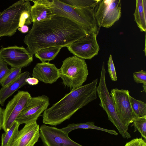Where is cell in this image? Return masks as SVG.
I'll return each mask as SVG.
<instances>
[{
  "label": "cell",
  "mask_w": 146,
  "mask_h": 146,
  "mask_svg": "<svg viewBox=\"0 0 146 146\" xmlns=\"http://www.w3.org/2000/svg\"><path fill=\"white\" fill-rule=\"evenodd\" d=\"M54 14L68 19L83 27L89 34H97L98 28L94 13V7L78 8L61 0H52Z\"/></svg>",
  "instance_id": "cell-3"
},
{
  "label": "cell",
  "mask_w": 146,
  "mask_h": 146,
  "mask_svg": "<svg viewBox=\"0 0 146 146\" xmlns=\"http://www.w3.org/2000/svg\"><path fill=\"white\" fill-rule=\"evenodd\" d=\"M40 127L36 120L25 124L17 132L11 146H34L40 137Z\"/></svg>",
  "instance_id": "cell-14"
},
{
  "label": "cell",
  "mask_w": 146,
  "mask_h": 146,
  "mask_svg": "<svg viewBox=\"0 0 146 146\" xmlns=\"http://www.w3.org/2000/svg\"><path fill=\"white\" fill-rule=\"evenodd\" d=\"M88 33L83 27L68 18L56 15L51 19L33 23L23 41L32 56L43 48L67 47Z\"/></svg>",
  "instance_id": "cell-1"
},
{
  "label": "cell",
  "mask_w": 146,
  "mask_h": 146,
  "mask_svg": "<svg viewBox=\"0 0 146 146\" xmlns=\"http://www.w3.org/2000/svg\"><path fill=\"white\" fill-rule=\"evenodd\" d=\"M110 96L114 103L117 114L123 125L128 129L134 118L138 116L131 107L129 99V92L128 90L113 88L111 91Z\"/></svg>",
  "instance_id": "cell-8"
},
{
  "label": "cell",
  "mask_w": 146,
  "mask_h": 146,
  "mask_svg": "<svg viewBox=\"0 0 146 146\" xmlns=\"http://www.w3.org/2000/svg\"><path fill=\"white\" fill-rule=\"evenodd\" d=\"M18 29L22 33H25L29 31V28L27 25H24L21 27H19Z\"/></svg>",
  "instance_id": "cell-31"
},
{
  "label": "cell",
  "mask_w": 146,
  "mask_h": 146,
  "mask_svg": "<svg viewBox=\"0 0 146 146\" xmlns=\"http://www.w3.org/2000/svg\"><path fill=\"white\" fill-rule=\"evenodd\" d=\"M94 33L76 41L66 47L74 56L84 59H90L98 54L100 48Z\"/></svg>",
  "instance_id": "cell-11"
},
{
  "label": "cell",
  "mask_w": 146,
  "mask_h": 146,
  "mask_svg": "<svg viewBox=\"0 0 146 146\" xmlns=\"http://www.w3.org/2000/svg\"><path fill=\"white\" fill-rule=\"evenodd\" d=\"M124 146H146V143L141 137L136 138L127 142Z\"/></svg>",
  "instance_id": "cell-29"
},
{
  "label": "cell",
  "mask_w": 146,
  "mask_h": 146,
  "mask_svg": "<svg viewBox=\"0 0 146 146\" xmlns=\"http://www.w3.org/2000/svg\"><path fill=\"white\" fill-rule=\"evenodd\" d=\"M62 2L78 8L95 7L101 0H62Z\"/></svg>",
  "instance_id": "cell-22"
},
{
  "label": "cell",
  "mask_w": 146,
  "mask_h": 146,
  "mask_svg": "<svg viewBox=\"0 0 146 146\" xmlns=\"http://www.w3.org/2000/svg\"><path fill=\"white\" fill-rule=\"evenodd\" d=\"M133 77L134 81L137 84L142 83L146 86V72L141 70L134 72Z\"/></svg>",
  "instance_id": "cell-26"
},
{
  "label": "cell",
  "mask_w": 146,
  "mask_h": 146,
  "mask_svg": "<svg viewBox=\"0 0 146 146\" xmlns=\"http://www.w3.org/2000/svg\"><path fill=\"white\" fill-rule=\"evenodd\" d=\"M34 5L31 7L32 22L38 23L51 19L56 15L52 8V0H30Z\"/></svg>",
  "instance_id": "cell-16"
},
{
  "label": "cell",
  "mask_w": 146,
  "mask_h": 146,
  "mask_svg": "<svg viewBox=\"0 0 146 146\" xmlns=\"http://www.w3.org/2000/svg\"><path fill=\"white\" fill-rule=\"evenodd\" d=\"M10 70L7 64L0 58V82L6 76Z\"/></svg>",
  "instance_id": "cell-28"
},
{
  "label": "cell",
  "mask_w": 146,
  "mask_h": 146,
  "mask_svg": "<svg viewBox=\"0 0 146 146\" xmlns=\"http://www.w3.org/2000/svg\"><path fill=\"white\" fill-rule=\"evenodd\" d=\"M98 79L73 90L46 109L42 115L44 124L56 126L69 119L78 110L97 98Z\"/></svg>",
  "instance_id": "cell-2"
},
{
  "label": "cell",
  "mask_w": 146,
  "mask_h": 146,
  "mask_svg": "<svg viewBox=\"0 0 146 146\" xmlns=\"http://www.w3.org/2000/svg\"><path fill=\"white\" fill-rule=\"evenodd\" d=\"M49 101V98L44 95L31 97L15 121L20 125L37 120L42 112L47 108Z\"/></svg>",
  "instance_id": "cell-10"
},
{
  "label": "cell",
  "mask_w": 146,
  "mask_h": 146,
  "mask_svg": "<svg viewBox=\"0 0 146 146\" xmlns=\"http://www.w3.org/2000/svg\"><path fill=\"white\" fill-rule=\"evenodd\" d=\"M30 0H20L8 7L0 15V37L14 35L19 27L23 13L31 8Z\"/></svg>",
  "instance_id": "cell-6"
},
{
  "label": "cell",
  "mask_w": 146,
  "mask_h": 146,
  "mask_svg": "<svg viewBox=\"0 0 146 146\" xmlns=\"http://www.w3.org/2000/svg\"><path fill=\"white\" fill-rule=\"evenodd\" d=\"M32 75L46 84H52L60 78L59 69L48 62L36 64L33 68Z\"/></svg>",
  "instance_id": "cell-15"
},
{
  "label": "cell",
  "mask_w": 146,
  "mask_h": 146,
  "mask_svg": "<svg viewBox=\"0 0 146 146\" xmlns=\"http://www.w3.org/2000/svg\"><path fill=\"white\" fill-rule=\"evenodd\" d=\"M129 99L132 108L137 115L140 117L146 116V103L130 96Z\"/></svg>",
  "instance_id": "cell-24"
},
{
  "label": "cell",
  "mask_w": 146,
  "mask_h": 146,
  "mask_svg": "<svg viewBox=\"0 0 146 146\" xmlns=\"http://www.w3.org/2000/svg\"><path fill=\"white\" fill-rule=\"evenodd\" d=\"M4 111V110L0 106V131L2 128L3 124Z\"/></svg>",
  "instance_id": "cell-32"
},
{
  "label": "cell",
  "mask_w": 146,
  "mask_h": 146,
  "mask_svg": "<svg viewBox=\"0 0 146 146\" xmlns=\"http://www.w3.org/2000/svg\"><path fill=\"white\" fill-rule=\"evenodd\" d=\"M62 48L58 46L45 48L38 50L34 54L41 62H49L55 58Z\"/></svg>",
  "instance_id": "cell-20"
},
{
  "label": "cell",
  "mask_w": 146,
  "mask_h": 146,
  "mask_svg": "<svg viewBox=\"0 0 146 146\" xmlns=\"http://www.w3.org/2000/svg\"><path fill=\"white\" fill-rule=\"evenodd\" d=\"M21 68H11L6 76L0 82L2 87L6 86L15 80L21 73Z\"/></svg>",
  "instance_id": "cell-25"
},
{
  "label": "cell",
  "mask_w": 146,
  "mask_h": 146,
  "mask_svg": "<svg viewBox=\"0 0 146 146\" xmlns=\"http://www.w3.org/2000/svg\"><path fill=\"white\" fill-rule=\"evenodd\" d=\"M1 12H0V15L1 14Z\"/></svg>",
  "instance_id": "cell-33"
},
{
  "label": "cell",
  "mask_w": 146,
  "mask_h": 146,
  "mask_svg": "<svg viewBox=\"0 0 146 146\" xmlns=\"http://www.w3.org/2000/svg\"><path fill=\"white\" fill-rule=\"evenodd\" d=\"M121 6L120 0H101L94 8L98 26L110 27L121 17Z\"/></svg>",
  "instance_id": "cell-7"
},
{
  "label": "cell",
  "mask_w": 146,
  "mask_h": 146,
  "mask_svg": "<svg viewBox=\"0 0 146 146\" xmlns=\"http://www.w3.org/2000/svg\"><path fill=\"white\" fill-rule=\"evenodd\" d=\"M40 130L43 146H83L70 139L60 129L42 124Z\"/></svg>",
  "instance_id": "cell-13"
},
{
  "label": "cell",
  "mask_w": 146,
  "mask_h": 146,
  "mask_svg": "<svg viewBox=\"0 0 146 146\" xmlns=\"http://www.w3.org/2000/svg\"><path fill=\"white\" fill-rule=\"evenodd\" d=\"M93 129L106 132L112 135H117L118 133L114 130L108 129L96 126L93 122L69 124L66 127L60 129L65 133L68 134L72 131L77 129Z\"/></svg>",
  "instance_id": "cell-19"
},
{
  "label": "cell",
  "mask_w": 146,
  "mask_h": 146,
  "mask_svg": "<svg viewBox=\"0 0 146 146\" xmlns=\"http://www.w3.org/2000/svg\"><path fill=\"white\" fill-rule=\"evenodd\" d=\"M20 124L15 121L8 131L2 133L1 137V146H11L19 131Z\"/></svg>",
  "instance_id": "cell-21"
},
{
  "label": "cell",
  "mask_w": 146,
  "mask_h": 146,
  "mask_svg": "<svg viewBox=\"0 0 146 146\" xmlns=\"http://www.w3.org/2000/svg\"><path fill=\"white\" fill-rule=\"evenodd\" d=\"M132 123L131 126H134V132L137 130L146 141V116L136 117L133 119Z\"/></svg>",
  "instance_id": "cell-23"
},
{
  "label": "cell",
  "mask_w": 146,
  "mask_h": 146,
  "mask_svg": "<svg viewBox=\"0 0 146 146\" xmlns=\"http://www.w3.org/2000/svg\"><path fill=\"white\" fill-rule=\"evenodd\" d=\"M59 71L63 85L72 90L82 86L88 75L85 60L74 55L63 61Z\"/></svg>",
  "instance_id": "cell-4"
},
{
  "label": "cell",
  "mask_w": 146,
  "mask_h": 146,
  "mask_svg": "<svg viewBox=\"0 0 146 146\" xmlns=\"http://www.w3.org/2000/svg\"><path fill=\"white\" fill-rule=\"evenodd\" d=\"M30 73L25 71L21 73L14 81L0 89V104L4 106L5 100L16 91L27 84L26 80L29 77Z\"/></svg>",
  "instance_id": "cell-17"
},
{
  "label": "cell",
  "mask_w": 146,
  "mask_h": 146,
  "mask_svg": "<svg viewBox=\"0 0 146 146\" xmlns=\"http://www.w3.org/2000/svg\"><path fill=\"white\" fill-rule=\"evenodd\" d=\"M106 73L105 63L103 62L101 71L100 79L97 92L100 100V106L106 112L108 120L116 127L120 134L124 138L131 137L128 130L123 125L118 117L115 111V106L107 88L106 80Z\"/></svg>",
  "instance_id": "cell-5"
},
{
  "label": "cell",
  "mask_w": 146,
  "mask_h": 146,
  "mask_svg": "<svg viewBox=\"0 0 146 146\" xmlns=\"http://www.w3.org/2000/svg\"><path fill=\"white\" fill-rule=\"evenodd\" d=\"M0 58L11 68H22L33 61V56L23 46H14L0 49Z\"/></svg>",
  "instance_id": "cell-12"
},
{
  "label": "cell",
  "mask_w": 146,
  "mask_h": 146,
  "mask_svg": "<svg viewBox=\"0 0 146 146\" xmlns=\"http://www.w3.org/2000/svg\"><path fill=\"white\" fill-rule=\"evenodd\" d=\"M108 72L111 80L113 81L117 80V78L115 67L113 60L112 56L110 55L108 61Z\"/></svg>",
  "instance_id": "cell-27"
},
{
  "label": "cell",
  "mask_w": 146,
  "mask_h": 146,
  "mask_svg": "<svg viewBox=\"0 0 146 146\" xmlns=\"http://www.w3.org/2000/svg\"><path fill=\"white\" fill-rule=\"evenodd\" d=\"M146 1L137 0L136 7L133 14L135 21L140 31L145 32L146 31Z\"/></svg>",
  "instance_id": "cell-18"
},
{
  "label": "cell",
  "mask_w": 146,
  "mask_h": 146,
  "mask_svg": "<svg viewBox=\"0 0 146 146\" xmlns=\"http://www.w3.org/2000/svg\"><path fill=\"white\" fill-rule=\"evenodd\" d=\"M26 82L27 84L31 85H36L38 83V80L33 77H28L26 79Z\"/></svg>",
  "instance_id": "cell-30"
},
{
  "label": "cell",
  "mask_w": 146,
  "mask_h": 146,
  "mask_svg": "<svg viewBox=\"0 0 146 146\" xmlns=\"http://www.w3.org/2000/svg\"><path fill=\"white\" fill-rule=\"evenodd\" d=\"M31 97L28 92L19 91L9 102L4 111L2 128L5 132L9 130Z\"/></svg>",
  "instance_id": "cell-9"
}]
</instances>
